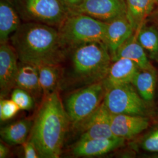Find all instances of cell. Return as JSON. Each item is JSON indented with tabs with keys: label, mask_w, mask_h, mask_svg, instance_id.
I'll return each instance as SVG.
<instances>
[{
	"label": "cell",
	"mask_w": 158,
	"mask_h": 158,
	"mask_svg": "<svg viewBox=\"0 0 158 158\" xmlns=\"http://www.w3.org/2000/svg\"><path fill=\"white\" fill-rule=\"evenodd\" d=\"M10 40L19 61L36 67L59 65L68 52L59 31L42 23H21L11 36Z\"/></svg>",
	"instance_id": "obj_1"
},
{
	"label": "cell",
	"mask_w": 158,
	"mask_h": 158,
	"mask_svg": "<svg viewBox=\"0 0 158 158\" xmlns=\"http://www.w3.org/2000/svg\"><path fill=\"white\" fill-rule=\"evenodd\" d=\"M70 124L57 90L44 96L29 139L34 143L40 158L60 157Z\"/></svg>",
	"instance_id": "obj_2"
},
{
	"label": "cell",
	"mask_w": 158,
	"mask_h": 158,
	"mask_svg": "<svg viewBox=\"0 0 158 158\" xmlns=\"http://www.w3.org/2000/svg\"><path fill=\"white\" fill-rule=\"evenodd\" d=\"M70 51V61L66 72L64 85L78 89L105 79L113 60L104 42L87 43Z\"/></svg>",
	"instance_id": "obj_3"
},
{
	"label": "cell",
	"mask_w": 158,
	"mask_h": 158,
	"mask_svg": "<svg viewBox=\"0 0 158 158\" xmlns=\"http://www.w3.org/2000/svg\"><path fill=\"white\" fill-rule=\"evenodd\" d=\"M107 27V23L85 14L70 12L58 31L68 51L87 43L104 42Z\"/></svg>",
	"instance_id": "obj_4"
},
{
	"label": "cell",
	"mask_w": 158,
	"mask_h": 158,
	"mask_svg": "<svg viewBox=\"0 0 158 158\" xmlns=\"http://www.w3.org/2000/svg\"><path fill=\"white\" fill-rule=\"evenodd\" d=\"M106 91L102 81L71 92L63 103L70 124L77 127L90 117L101 106Z\"/></svg>",
	"instance_id": "obj_5"
},
{
	"label": "cell",
	"mask_w": 158,
	"mask_h": 158,
	"mask_svg": "<svg viewBox=\"0 0 158 158\" xmlns=\"http://www.w3.org/2000/svg\"><path fill=\"white\" fill-rule=\"evenodd\" d=\"M21 19L59 27L70 12L61 0H12Z\"/></svg>",
	"instance_id": "obj_6"
},
{
	"label": "cell",
	"mask_w": 158,
	"mask_h": 158,
	"mask_svg": "<svg viewBox=\"0 0 158 158\" xmlns=\"http://www.w3.org/2000/svg\"><path fill=\"white\" fill-rule=\"evenodd\" d=\"M102 104L112 114H129L148 117V104L132 84L119 85L106 91Z\"/></svg>",
	"instance_id": "obj_7"
},
{
	"label": "cell",
	"mask_w": 158,
	"mask_h": 158,
	"mask_svg": "<svg viewBox=\"0 0 158 158\" xmlns=\"http://www.w3.org/2000/svg\"><path fill=\"white\" fill-rule=\"evenodd\" d=\"M70 12L85 14L108 23L126 14V0H83Z\"/></svg>",
	"instance_id": "obj_8"
},
{
	"label": "cell",
	"mask_w": 158,
	"mask_h": 158,
	"mask_svg": "<svg viewBox=\"0 0 158 158\" xmlns=\"http://www.w3.org/2000/svg\"><path fill=\"white\" fill-rule=\"evenodd\" d=\"M111 114L102 102L90 117L77 126L80 130L79 139L115 137L111 128Z\"/></svg>",
	"instance_id": "obj_9"
},
{
	"label": "cell",
	"mask_w": 158,
	"mask_h": 158,
	"mask_svg": "<svg viewBox=\"0 0 158 158\" xmlns=\"http://www.w3.org/2000/svg\"><path fill=\"white\" fill-rule=\"evenodd\" d=\"M17 53L8 42L0 46V91L1 97H5L15 88L18 70Z\"/></svg>",
	"instance_id": "obj_10"
},
{
	"label": "cell",
	"mask_w": 158,
	"mask_h": 158,
	"mask_svg": "<svg viewBox=\"0 0 158 158\" xmlns=\"http://www.w3.org/2000/svg\"><path fill=\"white\" fill-rule=\"evenodd\" d=\"M125 139L118 137L79 139L71 152L76 157L102 156L124 145Z\"/></svg>",
	"instance_id": "obj_11"
},
{
	"label": "cell",
	"mask_w": 158,
	"mask_h": 158,
	"mask_svg": "<svg viewBox=\"0 0 158 158\" xmlns=\"http://www.w3.org/2000/svg\"><path fill=\"white\" fill-rule=\"evenodd\" d=\"M150 124L148 117L111 114V128L115 137L130 139L147 130Z\"/></svg>",
	"instance_id": "obj_12"
},
{
	"label": "cell",
	"mask_w": 158,
	"mask_h": 158,
	"mask_svg": "<svg viewBox=\"0 0 158 158\" xmlns=\"http://www.w3.org/2000/svg\"><path fill=\"white\" fill-rule=\"evenodd\" d=\"M140 68L136 63L127 58H119L113 60L107 76L102 80L107 90L119 85L132 84Z\"/></svg>",
	"instance_id": "obj_13"
},
{
	"label": "cell",
	"mask_w": 158,
	"mask_h": 158,
	"mask_svg": "<svg viewBox=\"0 0 158 158\" xmlns=\"http://www.w3.org/2000/svg\"><path fill=\"white\" fill-rule=\"evenodd\" d=\"M134 33L126 14L108 22L104 43L107 46L112 57Z\"/></svg>",
	"instance_id": "obj_14"
},
{
	"label": "cell",
	"mask_w": 158,
	"mask_h": 158,
	"mask_svg": "<svg viewBox=\"0 0 158 158\" xmlns=\"http://www.w3.org/2000/svg\"><path fill=\"white\" fill-rule=\"evenodd\" d=\"M21 17L12 0H0V42L6 43L21 25Z\"/></svg>",
	"instance_id": "obj_15"
},
{
	"label": "cell",
	"mask_w": 158,
	"mask_h": 158,
	"mask_svg": "<svg viewBox=\"0 0 158 158\" xmlns=\"http://www.w3.org/2000/svg\"><path fill=\"white\" fill-rule=\"evenodd\" d=\"M121 57L132 60L141 69L155 68L150 62L146 52L137 40L135 32L119 48L112 57V60Z\"/></svg>",
	"instance_id": "obj_16"
},
{
	"label": "cell",
	"mask_w": 158,
	"mask_h": 158,
	"mask_svg": "<svg viewBox=\"0 0 158 158\" xmlns=\"http://www.w3.org/2000/svg\"><path fill=\"white\" fill-rule=\"evenodd\" d=\"M15 87L27 91L34 98L43 94L40 85L38 67L19 62Z\"/></svg>",
	"instance_id": "obj_17"
},
{
	"label": "cell",
	"mask_w": 158,
	"mask_h": 158,
	"mask_svg": "<svg viewBox=\"0 0 158 158\" xmlns=\"http://www.w3.org/2000/svg\"><path fill=\"white\" fill-rule=\"evenodd\" d=\"M126 15L136 32L152 14L156 3L154 0H126Z\"/></svg>",
	"instance_id": "obj_18"
},
{
	"label": "cell",
	"mask_w": 158,
	"mask_h": 158,
	"mask_svg": "<svg viewBox=\"0 0 158 158\" xmlns=\"http://www.w3.org/2000/svg\"><path fill=\"white\" fill-rule=\"evenodd\" d=\"M157 83V72L155 68L140 69L137 72L132 85L142 98L148 104L154 100Z\"/></svg>",
	"instance_id": "obj_19"
},
{
	"label": "cell",
	"mask_w": 158,
	"mask_h": 158,
	"mask_svg": "<svg viewBox=\"0 0 158 158\" xmlns=\"http://www.w3.org/2000/svg\"><path fill=\"white\" fill-rule=\"evenodd\" d=\"M34 121L23 119L1 128L0 135L2 140L10 145H21L27 141Z\"/></svg>",
	"instance_id": "obj_20"
},
{
	"label": "cell",
	"mask_w": 158,
	"mask_h": 158,
	"mask_svg": "<svg viewBox=\"0 0 158 158\" xmlns=\"http://www.w3.org/2000/svg\"><path fill=\"white\" fill-rule=\"evenodd\" d=\"M135 33L149 59L158 62V29L145 23Z\"/></svg>",
	"instance_id": "obj_21"
},
{
	"label": "cell",
	"mask_w": 158,
	"mask_h": 158,
	"mask_svg": "<svg viewBox=\"0 0 158 158\" xmlns=\"http://www.w3.org/2000/svg\"><path fill=\"white\" fill-rule=\"evenodd\" d=\"M38 68L44 97L56 91L62 79L59 65H43Z\"/></svg>",
	"instance_id": "obj_22"
},
{
	"label": "cell",
	"mask_w": 158,
	"mask_h": 158,
	"mask_svg": "<svg viewBox=\"0 0 158 158\" xmlns=\"http://www.w3.org/2000/svg\"><path fill=\"white\" fill-rule=\"evenodd\" d=\"M11 97L20 110H30L34 108V97L27 91L18 87H15L12 90Z\"/></svg>",
	"instance_id": "obj_23"
},
{
	"label": "cell",
	"mask_w": 158,
	"mask_h": 158,
	"mask_svg": "<svg viewBox=\"0 0 158 158\" xmlns=\"http://www.w3.org/2000/svg\"><path fill=\"white\" fill-rule=\"evenodd\" d=\"M139 147L147 152L158 153V127L142 138Z\"/></svg>",
	"instance_id": "obj_24"
},
{
	"label": "cell",
	"mask_w": 158,
	"mask_h": 158,
	"mask_svg": "<svg viewBox=\"0 0 158 158\" xmlns=\"http://www.w3.org/2000/svg\"><path fill=\"white\" fill-rule=\"evenodd\" d=\"M20 110L17 104L11 99H1L0 101V119L9 120L16 115Z\"/></svg>",
	"instance_id": "obj_25"
},
{
	"label": "cell",
	"mask_w": 158,
	"mask_h": 158,
	"mask_svg": "<svg viewBox=\"0 0 158 158\" xmlns=\"http://www.w3.org/2000/svg\"><path fill=\"white\" fill-rule=\"evenodd\" d=\"M23 146L25 158H40V153L32 142L28 140V141L25 142Z\"/></svg>",
	"instance_id": "obj_26"
},
{
	"label": "cell",
	"mask_w": 158,
	"mask_h": 158,
	"mask_svg": "<svg viewBox=\"0 0 158 158\" xmlns=\"http://www.w3.org/2000/svg\"><path fill=\"white\" fill-rule=\"evenodd\" d=\"M63 4L67 7L69 12L72 11L83 1V0H61Z\"/></svg>",
	"instance_id": "obj_27"
},
{
	"label": "cell",
	"mask_w": 158,
	"mask_h": 158,
	"mask_svg": "<svg viewBox=\"0 0 158 158\" xmlns=\"http://www.w3.org/2000/svg\"><path fill=\"white\" fill-rule=\"evenodd\" d=\"M10 153V149L6 145L1 142L0 143V158H6Z\"/></svg>",
	"instance_id": "obj_28"
},
{
	"label": "cell",
	"mask_w": 158,
	"mask_h": 158,
	"mask_svg": "<svg viewBox=\"0 0 158 158\" xmlns=\"http://www.w3.org/2000/svg\"><path fill=\"white\" fill-rule=\"evenodd\" d=\"M151 17L154 21L158 22V7L156 10H154L152 14L151 15Z\"/></svg>",
	"instance_id": "obj_29"
},
{
	"label": "cell",
	"mask_w": 158,
	"mask_h": 158,
	"mask_svg": "<svg viewBox=\"0 0 158 158\" xmlns=\"http://www.w3.org/2000/svg\"><path fill=\"white\" fill-rule=\"evenodd\" d=\"M155 3H156V5H158V0H154Z\"/></svg>",
	"instance_id": "obj_30"
},
{
	"label": "cell",
	"mask_w": 158,
	"mask_h": 158,
	"mask_svg": "<svg viewBox=\"0 0 158 158\" xmlns=\"http://www.w3.org/2000/svg\"><path fill=\"white\" fill-rule=\"evenodd\" d=\"M156 156H154V157H156V158H158V155H156Z\"/></svg>",
	"instance_id": "obj_31"
}]
</instances>
